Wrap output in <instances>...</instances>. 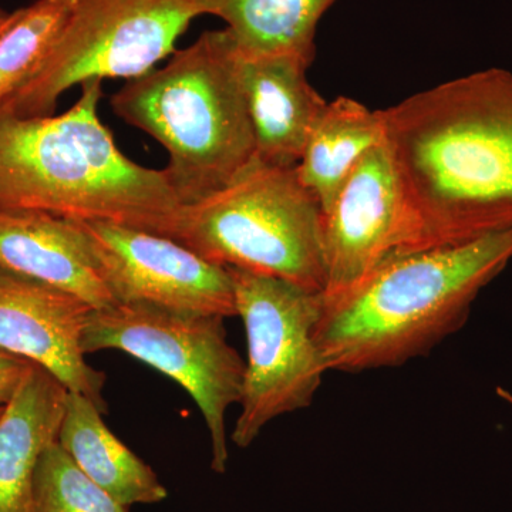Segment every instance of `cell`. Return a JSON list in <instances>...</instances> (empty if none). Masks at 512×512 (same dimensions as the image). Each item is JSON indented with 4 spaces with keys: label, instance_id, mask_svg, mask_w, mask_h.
<instances>
[{
    "label": "cell",
    "instance_id": "cell-12",
    "mask_svg": "<svg viewBox=\"0 0 512 512\" xmlns=\"http://www.w3.org/2000/svg\"><path fill=\"white\" fill-rule=\"evenodd\" d=\"M0 268L70 293L93 309L117 305L79 221L0 210Z\"/></svg>",
    "mask_w": 512,
    "mask_h": 512
},
{
    "label": "cell",
    "instance_id": "cell-16",
    "mask_svg": "<svg viewBox=\"0 0 512 512\" xmlns=\"http://www.w3.org/2000/svg\"><path fill=\"white\" fill-rule=\"evenodd\" d=\"M382 111L350 97L326 103L313 124L296 174L303 187L328 211L363 158L384 141Z\"/></svg>",
    "mask_w": 512,
    "mask_h": 512
},
{
    "label": "cell",
    "instance_id": "cell-22",
    "mask_svg": "<svg viewBox=\"0 0 512 512\" xmlns=\"http://www.w3.org/2000/svg\"><path fill=\"white\" fill-rule=\"evenodd\" d=\"M9 16L10 13L6 12V10L2 9V6H0V30H2L3 26L8 22Z\"/></svg>",
    "mask_w": 512,
    "mask_h": 512
},
{
    "label": "cell",
    "instance_id": "cell-23",
    "mask_svg": "<svg viewBox=\"0 0 512 512\" xmlns=\"http://www.w3.org/2000/svg\"><path fill=\"white\" fill-rule=\"evenodd\" d=\"M3 410H5V406H0V417H2Z\"/></svg>",
    "mask_w": 512,
    "mask_h": 512
},
{
    "label": "cell",
    "instance_id": "cell-19",
    "mask_svg": "<svg viewBox=\"0 0 512 512\" xmlns=\"http://www.w3.org/2000/svg\"><path fill=\"white\" fill-rule=\"evenodd\" d=\"M37 512H128L77 467L57 441L39 458L35 473Z\"/></svg>",
    "mask_w": 512,
    "mask_h": 512
},
{
    "label": "cell",
    "instance_id": "cell-3",
    "mask_svg": "<svg viewBox=\"0 0 512 512\" xmlns=\"http://www.w3.org/2000/svg\"><path fill=\"white\" fill-rule=\"evenodd\" d=\"M103 82L60 116L0 111V210L110 222L170 237L183 207L164 170L134 163L99 119Z\"/></svg>",
    "mask_w": 512,
    "mask_h": 512
},
{
    "label": "cell",
    "instance_id": "cell-7",
    "mask_svg": "<svg viewBox=\"0 0 512 512\" xmlns=\"http://www.w3.org/2000/svg\"><path fill=\"white\" fill-rule=\"evenodd\" d=\"M247 336L235 446H251L271 421L311 406L329 372L316 342L322 293L228 268Z\"/></svg>",
    "mask_w": 512,
    "mask_h": 512
},
{
    "label": "cell",
    "instance_id": "cell-18",
    "mask_svg": "<svg viewBox=\"0 0 512 512\" xmlns=\"http://www.w3.org/2000/svg\"><path fill=\"white\" fill-rule=\"evenodd\" d=\"M72 0H36L10 13L0 30V107L45 63L69 16Z\"/></svg>",
    "mask_w": 512,
    "mask_h": 512
},
{
    "label": "cell",
    "instance_id": "cell-13",
    "mask_svg": "<svg viewBox=\"0 0 512 512\" xmlns=\"http://www.w3.org/2000/svg\"><path fill=\"white\" fill-rule=\"evenodd\" d=\"M309 67L295 56H241L259 163L292 168L301 160L313 124L328 103L309 83Z\"/></svg>",
    "mask_w": 512,
    "mask_h": 512
},
{
    "label": "cell",
    "instance_id": "cell-2",
    "mask_svg": "<svg viewBox=\"0 0 512 512\" xmlns=\"http://www.w3.org/2000/svg\"><path fill=\"white\" fill-rule=\"evenodd\" d=\"M512 261V228L387 258L338 295H322L316 342L329 372L402 366L456 333Z\"/></svg>",
    "mask_w": 512,
    "mask_h": 512
},
{
    "label": "cell",
    "instance_id": "cell-8",
    "mask_svg": "<svg viewBox=\"0 0 512 512\" xmlns=\"http://www.w3.org/2000/svg\"><path fill=\"white\" fill-rule=\"evenodd\" d=\"M225 318L150 305L93 309L83 330L84 355L120 350L175 380L197 403L210 431L211 468L227 471L225 414L241 403L245 362L229 345Z\"/></svg>",
    "mask_w": 512,
    "mask_h": 512
},
{
    "label": "cell",
    "instance_id": "cell-14",
    "mask_svg": "<svg viewBox=\"0 0 512 512\" xmlns=\"http://www.w3.org/2000/svg\"><path fill=\"white\" fill-rule=\"evenodd\" d=\"M67 389L32 363L0 417V512H37L39 458L59 437Z\"/></svg>",
    "mask_w": 512,
    "mask_h": 512
},
{
    "label": "cell",
    "instance_id": "cell-17",
    "mask_svg": "<svg viewBox=\"0 0 512 512\" xmlns=\"http://www.w3.org/2000/svg\"><path fill=\"white\" fill-rule=\"evenodd\" d=\"M339 0H200L224 20L242 57L295 56L312 64L323 16Z\"/></svg>",
    "mask_w": 512,
    "mask_h": 512
},
{
    "label": "cell",
    "instance_id": "cell-21",
    "mask_svg": "<svg viewBox=\"0 0 512 512\" xmlns=\"http://www.w3.org/2000/svg\"><path fill=\"white\" fill-rule=\"evenodd\" d=\"M497 394L503 402L507 403L512 409V393L504 387H497Z\"/></svg>",
    "mask_w": 512,
    "mask_h": 512
},
{
    "label": "cell",
    "instance_id": "cell-1",
    "mask_svg": "<svg viewBox=\"0 0 512 512\" xmlns=\"http://www.w3.org/2000/svg\"><path fill=\"white\" fill-rule=\"evenodd\" d=\"M382 111L414 249L512 228V72L491 67Z\"/></svg>",
    "mask_w": 512,
    "mask_h": 512
},
{
    "label": "cell",
    "instance_id": "cell-11",
    "mask_svg": "<svg viewBox=\"0 0 512 512\" xmlns=\"http://www.w3.org/2000/svg\"><path fill=\"white\" fill-rule=\"evenodd\" d=\"M92 311L70 293L0 268V349L45 367L107 414L106 375L87 363L82 349Z\"/></svg>",
    "mask_w": 512,
    "mask_h": 512
},
{
    "label": "cell",
    "instance_id": "cell-20",
    "mask_svg": "<svg viewBox=\"0 0 512 512\" xmlns=\"http://www.w3.org/2000/svg\"><path fill=\"white\" fill-rule=\"evenodd\" d=\"M32 362L0 349V406H6L18 392Z\"/></svg>",
    "mask_w": 512,
    "mask_h": 512
},
{
    "label": "cell",
    "instance_id": "cell-4",
    "mask_svg": "<svg viewBox=\"0 0 512 512\" xmlns=\"http://www.w3.org/2000/svg\"><path fill=\"white\" fill-rule=\"evenodd\" d=\"M111 109L157 140L181 205L220 191L255 160L241 55L227 29L208 30L161 69L127 80Z\"/></svg>",
    "mask_w": 512,
    "mask_h": 512
},
{
    "label": "cell",
    "instance_id": "cell-9",
    "mask_svg": "<svg viewBox=\"0 0 512 512\" xmlns=\"http://www.w3.org/2000/svg\"><path fill=\"white\" fill-rule=\"evenodd\" d=\"M117 305H150L198 315L237 316L228 268L175 239L110 222L79 221Z\"/></svg>",
    "mask_w": 512,
    "mask_h": 512
},
{
    "label": "cell",
    "instance_id": "cell-15",
    "mask_svg": "<svg viewBox=\"0 0 512 512\" xmlns=\"http://www.w3.org/2000/svg\"><path fill=\"white\" fill-rule=\"evenodd\" d=\"M103 416L89 397L67 390L57 443L90 480L124 507L163 503L168 491L156 471L117 439Z\"/></svg>",
    "mask_w": 512,
    "mask_h": 512
},
{
    "label": "cell",
    "instance_id": "cell-10",
    "mask_svg": "<svg viewBox=\"0 0 512 512\" xmlns=\"http://www.w3.org/2000/svg\"><path fill=\"white\" fill-rule=\"evenodd\" d=\"M413 225L386 138L350 175L323 212L326 286L348 291L387 258L412 251Z\"/></svg>",
    "mask_w": 512,
    "mask_h": 512
},
{
    "label": "cell",
    "instance_id": "cell-6",
    "mask_svg": "<svg viewBox=\"0 0 512 512\" xmlns=\"http://www.w3.org/2000/svg\"><path fill=\"white\" fill-rule=\"evenodd\" d=\"M198 16L200 0H72L45 63L0 111L50 116L60 96L77 84L143 76L173 55Z\"/></svg>",
    "mask_w": 512,
    "mask_h": 512
},
{
    "label": "cell",
    "instance_id": "cell-5",
    "mask_svg": "<svg viewBox=\"0 0 512 512\" xmlns=\"http://www.w3.org/2000/svg\"><path fill=\"white\" fill-rule=\"evenodd\" d=\"M168 238L212 264L325 291L323 211L296 167L252 161L220 191L183 205Z\"/></svg>",
    "mask_w": 512,
    "mask_h": 512
}]
</instances>
